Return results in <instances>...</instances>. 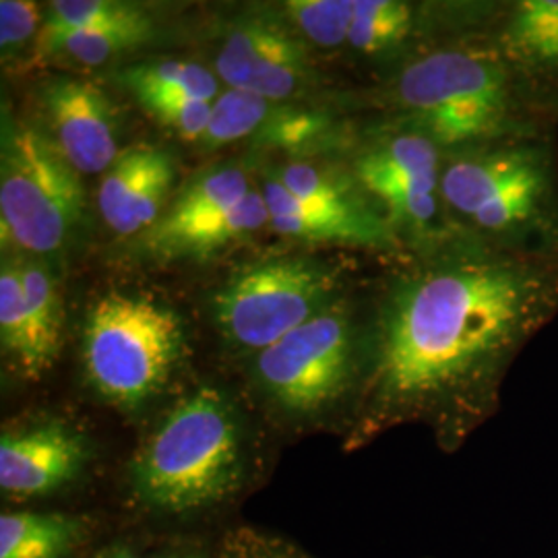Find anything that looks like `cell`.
Returning <instances> with one entry per match:
<instances>
[{
	"mask_svg": "<svg viewBox=\"0 0 558 558\" xmlns=\"http://www.w3.org/2000/svg\"><path fill=\"white\" fill-rule=\"evenodd\" d=\"M403 257L364 323L371 420L478 414L511 360L558 317V253L451 234Z\"/></svg>",
	"mask_w": 558,
	"mask_h": 558,
	"instance_id": "6da1fadb",
	"label": "cell"
},
{
	"mask_svg": "<svg viewBox=\"0 0 558 558\" xmlns=\"http://www.w3.org/2000/svg\"><path fill=\"white\" fill-rule=\"evenodd\" d=\"M499 11L451 44L399 64L385 89L389 120L445 154L515 137L557 135L558 100L527 80L497 40Z\"/></svg>",
	"mask_w": 558,
	"mask_h": 558,
	"instance_id": "7a4b0ae2",
	"label": "cell"
},
{
	"mask_svg": "<svg viewBox=\"0 0 558 558\" xmlns=\"http://www.w3.org/2000/svg\"><path fill=\"white\" fill-rule=\"evenodd\" d=\"M440 195L453 234L515 253H558L557 135L445 154Z\"/></svg>",
	"mask_w": 558,
	"mask_h": 558,
	"instance_id": "3957f363",
	"label": "cell"
},
{
	"mask_svg": "<svg viewBox=\"0 0 558 558\" xmlns=\"http://www.w3.org/2000/svg\"><path fill=\"white\" fill-rule=\"evenodd\" d=\"M240 470L242 440L234 412L218 389L201 387L145 442L133 463V482L149 505L184 513L230 495Z\"/></svg>",
	"mask_w": 558,
	"mask_h": 558,
	"instance_id": "277c9868",
	"label": "cell"
},
{
	"mask_svg": "<svg viewBox=\"0 0 558 558\" xmlns=\"http://www.w3.org/2000/svg\"><path fill=\"white\" fill-rule=\"evenodd\" d=\"M184 329L158 300L110 292L87 311L83 364L101 398L137 408L158 396L179 364Z\"/></svg>",
	"mask_w": 558,
	"mask_h": 558,
	"instance_id": "5b68a950",
	"label": "cell"
},
{
	"mask_svg": "<svg viewBox=\"0 0 558 558\" xmlns=\"http://www.w3.org/2000/svg\"><path fill=\"white\" fill-rule=\"evenodd\" d=\"M85 220L80 172L34 126L2 117L0 228L23 253L52 257L77 239Z\"/></svg>",
	"mask_w": 558,
	"mask_h": 558,
	"instance_id": "8992f818",
	"label": "cell"
},
{
	"mask_svg": "<svg viewBox=\"0 0 558 558\" xmlns=\"http://www.w3.org/2000/svg\"><path fill=\"white\" fill-rule=\"evenodd\" d=\"M339 288L329 263L276 257L239 269L221 286L211 313L228 343L259 354L338 304Z\"/></svg>",
	"mask_w": 558,
	"mask_h": 558,
	"instance_id": "52a82bcc",
	"label": "cell"
},
{
	"mask_svg": "<svg viewBox=\"0 0 558 558\" xmlns=\"http://www.w3.org/2000/svg\"><path fill=\"white\" fill-rule=\"evenodd\" d=\"M442 161L437 143L393 122L371 135L354 158L352 177L405 253L453 234L440 195Z\"/></svg>",
	"mask_w": 558,
	"mask_h": 558,
	"instance_id": "ba28073f",
	"label": "cell"
},
{
	"mask_svg": "<svg viewBox=\"0 0 558 558\" xmlns=\"http://www.w3.org/2000/svg\"><path fill=\"white\" fill-rule=\"evenodd\" d=\"M364 329L339 300L255 359L260 387L294 414H313L348 389L362 354Z\"/></svg>",
	"mask_w": 558,
	"mask_h": 558,
	"instance_id": "9c48e42d",
	"label": "cell"
},
{
	"mask_svg": "<svg viewBox=\"0 0 558 558\" xmlns=\"http://www.w3.org/2000/svg\"><path fill=\"white\" fill-rule=\"evenodd\" d=\"M216 73L228 89L279 104L299 94L311 77V64L302 41L281 23L246 17L230 27L216 57Z\"/></svg>",
	"mask_w": 558,
	"mask_h": 558,
	"instance_id": "30bf717a",
	"label": "cell"
},
{
	"mask_svg": "<svg viewBox=\"0 0 558 558\" xmlns=\"http://www.w3.org/2000/svg\"><path fill=\"white\" fill-rule=\"evenodd\" d=\"M48 140L80 174H106L119 160V119L92 81L54 77L41 87Z\"/></svg>",
	"mask_w": 558,
	"mask_h": 558,
	"instance_id": "8fae6325",
	"label": "cell"
},
{
	"mask_svg": "<svg viewBox=\"0 0 558 558\" xmlns=\"http://www.w3.org/2000/svg\"><path fill=\"white\" fill-rule=\"evenodd\" d=\"M260 191L267 203L269 223L281 236L341 244L391 257L405 253L368 197L352 203L302 201L286 191L274 177L265 179Z\"/></svg>",
	"mask_w": 558,
	"mask_h": 558,
	"instance_id": "7c38bea8",
	"label": "cell"
},
{
	"mask_svg": "<svg viewBox=\"0 0 558 558\" xmlns=\"http://www.w3.org/2000/svg\"><path fill=\"white\" fill-rule=\"evenodd\" d=\"M177 168L158 147H129L101 177L98 207L106 226L119 236L147 232L160 220Z\"/></svg>",
	"mask_w": 558,
	"mask_h": 558,
	"instance_id": "4fadbf2b",
	"label": "cell"
},
{
	"mask_svg": "<svg viewBox=\"0 0 558 558\" xmlns=\"http://www.w3.org/2000/svg\"><path fill=\"white\" fill-rule=\"evenodd\" d=\"M87 459L80 435L59 422L0 439V488L15 497H40L75 478Z\"/></svg>",
	"mask_w": 558,
	"mask_h": 558,
	"instance_id": "5bb4252c",
	"label": "cell"
},
{
	"mask_svg": "<svg viewBox=\"0 0 558 558\" xmlns=\"http://www.w3.org/2000/svg\"><path fill=\"white\" fill-rule=\"evenodd\" d=\"M495 29L509 60L558 100V0L502 2Z\"/></svg>",
	"mask_w": 558,
	"mask_h": 558,
	"instance_id": "9a60e30c",
	"label": "cell"
},
{
	"mask_svg": "<svg viewBox=\"0 0 558 558\" xmlns=\"http://www.w3.org/2000/svg\"><path fill=\"white\" fill-rule=\"evenodd\" d=\"M269 223L267 203L260 189H253L236 207L203 220L180 226L154 223L141 234L143 246L156 259H191L209 257L221 248L259 232Z\"/></svg>",
	"mask_w": 558,
	"mask_h": 558,
	"instance_id": "2e32d148",
	"label": "cell"
},
{
	"mask_svg": "<svg viewBox=\"0 0 558 558\" xmlns=\"http://www.w3.org/2000/svg\"><path fill=\"white\" fill-rule=\"evenodd\" d=\"M21 279L27 300V329L15 360L27 379H40L59 359L64 311L52 271L40 260H21Z\"/></svg>",
	"mask_w": 558,
	"mask_h": 558,
	"instance_id": "e0dca14e",
	"label": "cell"
},
{
	"mask_svg": "<svg viewBox=\"0 0 558 558\" xmlns=\"http://www.w3.org/2000/svg\"><path fill=\"white\" fill-rule=\"evenodd\" d=\"M120 81L131 89L141 106L177 98L214 101L220 96L216 75L197 62L186 60L141 62L124 69Z\"/></svg>",
	"mask_w": 558,
	"mask_h": 558,
	"instance_id": "ac0fdd59",
	"label": "cell"
},
{
	"mask_svg": "<svg viewBox=\"0 0 558 558\" xmlns=\"http://www.w3.org/2000/svg\"><path fill=\"white\" fill-rule=\"evenodd\" d=\"M418 25V11L403 0H356L348 46L364 57H391L403 50Z\"/></svg>",
	"mask_w": 558,
	"mask_h": 558,
	"instance_id": "d6986e66",
	"label": "cell"
},
{
	"mask_svg": "<svg viewBox=\"0 0 558 558\" xmlns=\"http://www.w3.org/2000/svg\"><path fill=\"white\" fill-rule=\"evenodd\" d=\"M77 536V521L48 513H4L0 558H62Z\"/></svg>",
	"mask_w": 558,
	"mask_h": 558,
	"instance_id": "ffe728a7",
	"label": "cell"
},
{
	"mask_svg": "<svg viewBox=\"0 0 558 558\" xmlns=\"http://www.w3.org/2000/svg\"><path fill=\"white\" fill-rule=\"evenodd\" d=\"M251 191L253 186L240 168L221 166V168L207 170L180 193L177 201L172 203V207L168 209V214H163L156 223L180 226V223L203 220L209 216H218L236 207L248 197Z\"/></svg>",
	"mask_w": 558,
	"mask_h": 558,
	"instance_id": "44dd1931",
	"label": "cell"
},
{
	"mask_svg": "<svg viewBox=\"0 0 558 558\" xmlns=\"http://www.w3.org/2000/svg\"><path fill=\"white\" fill-rule=\"evenodd\" d=\"M149 20H151L149 11L137 2L57 0V2H50V9L46 11L44 27H41L40 38L36 41V48L66 34Z\"/></svg>",
	"mask_w": 558,
	"mask_h": 558,
	"instance_id": "7402d4cb",
	"label": "cell"
},
{
	"mask_svg": "<svg viewBox=\"0 0 558 558\" xmlns=\"http://www.w3.org/2000/svg\"><path fill=\"white\" fill-rule=\"evenodd\" d=\"M154 34V20L126 23V25H110L100 29H87L60 36L57 40L41 44L36 48V57H52L66 54L73 60L87 66H98L122 52L140 48Z\"/></svg>",
	"mask_w": 558,
	"mask_h": 558,
	"instance_id": "603a6c76",
	"label": "cell"
},
{
	"mask_svg": "<svg viewBox=\"0 0 558 558\" xmlns=\"http://www.w3.org/2000/svg\"><path fill=\"white\" fill-rule=\"evenodd\" d=\"M281 112L278 101L265 100L248 92L228 89L211 104V119L203 135L207 149L246 140L265 131Z\"/></svg>",
	"mask_w": 558,
	"mask_h": 558,
	"instance_id": "cb8c5ba5",
	"label": "cell"
},
{
	"mask_svg": "<svg viewBox=\"0 0 558 558\" xmlns=\"http://www.w3.org/2000/svg\"><path fill=\"white\" fill-rule=\"evenodd\" d=\"M286 9L315 46L339 48L348 44L356 0H292Z\"/></svg>",
	"mask_w": 558,
	"mask_h": 558,
	"instance_id": "d4e9b609",
	"label": "cell"
},
{
	"mask_svg": "<svg viewBox=\"0 0 558 558\" xmlns=\"http://www.w3.org/2000/svg\"><path fill=\"white\" fill-rule=\"evenodd\" d=\"M274 179L290 191L294 197L313 203H352L366 199V193L359 186L354 177H339L323 172L319 168L302 161H292L278 168Z\"/></svg>",
	"mask_w": 558,
	"mask_h": 558,
	"instance_id": "484cf974",
	"label": "cell"
},
{
	"mask_svg": "<svg viewBox=\"0 0 558 558\" xmlns=\"http://www.w3.org/2000/svg\"><path fill=\"white\" fill-rule=\"evenodd\" d=\"M27 329V300L21 279V260H2L0 269V341L13 362L20 356Z\"/></svg>",
	"mask_w": 558,
	"mask_h": 558,
	"instance_id": "4316f807",
	"label": "cell"
},
{
	"mask_svg": "<svg viewBox=\"0 0 558 558\" xmlns=\"http://www.w3.org/2000/svg\"><path fill=\"white\" fill-rule=\"evenodd\" d=\"M44 20L38 2L2 0L0 2V48L2 57H15L32 40L40 38Z\"/></svg>",
	"mask_w": 558,
	"mask_h": 558,
	"instance_id": "83f0119b",
	"label": "cell"
},
{
	"mask_svg": "<svg viewBox=\"0 0 558 558\" xmlns=\"http://www.w3.org/2000/svg\"><path fill=\"white\" fill-rule=\"evenodd\" d=\"M214 101L193 100V98H177V100H158L143 104V108L168 126L182 140L201 141L211 119Z\"/></svg>",
	"mask_w": 558,
	"mask_h": 558,
	"instance_id": "f1b7e54d",
	"label": "cell"
},
{
	"mask_svg": "<svg viewBox=\"0 0 558 558\" xmlns=\"http://www.w3.org/2000/svg\"><path fill=\"white\" fill-rule=\"evenodd\" d=\"M104 558H135V557H133V555H129V553H122V550H120V553H114V555H108V557H104Z\"/></svg>",
	"mask_w": 558,
	"mask_h": 558,
	"instance_id": "f546056e",
	"label": "cell"
}]
</instances>
